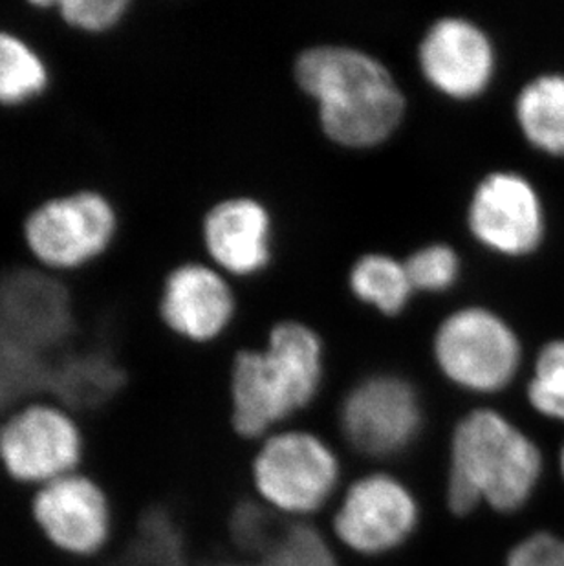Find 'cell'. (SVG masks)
Here are the masks:
<instances>
[{
	"label": "cell",
	"instance_id": "cell-17",
	"mask_svg": "<svg viewBox=\"0 0 564 566\" xmlns=\"http://www.w3.org/2000/svg\"><path fill=\"white\" fill-rule=\"evenodd\" d=\"M125 381L123 367L107 354H80L59 365H50L49 389L55 401L70 411L94 409L117 395Z\"/></svg>",
	"mask_w": 564,
	"mask_h": 566
},
{
	"label": "cell",
	"instance_id": "cell-23",
	"mask_svg": "<svg viewBox=\"0 0 564 566\" xmlns=\"http://www.w3.org/2000/svg\"><path fill=\"white\" fill-rule=\"evenodd\" d=\"M255 566H337V562L317 530L295 524L288 526Z\"/></svg>",
	"mask_w": 564,
	"mask_h": 566
},
{
	"label": "cell",
	"instance_id": "cell-24",
	"mask_svg": "<svg viewBox=\"0 0 564 566\" xmlns=\"http://www.w3.org/2000/svg\"><path fill=\"white\" fill-rule=\"evenodd\" d=\"M288 526H281L278 515L257 503H240L229 517V534L240 551L250 554H267L275 541L286 532Z\"/></svg>",
	"mask_w": 564,
	"mask_h": 566
},
{
	"label": "cell",
	"instance_id": "cell-8",
	"mask_svg": "<svg viewBox=\"0 0 564 566\" xmlns=\"http://www.w3.org/2000/svg\"><path fill=\"white\" fill-rule=\"evenodd\" d=\"M255 484L268 504L279 512L310 513L323 506L336 490V454L314 434H275L257 454Z\"/></svg>",
	"mask_w": 564,
	"mask_h": 566
},
{
	"label": "cell",
	"instance_id": "cell-26",
	"mask_svg": "<svg viewBox=\"0 0 564 566\" xmlns=\"http://www.w3.org/2000/svg\"><path fill=\"white\" fill-rule=\"evenodd\" d=\"M506 566H564V541L544 532L530 535L510 552Z\"/></svg>",
	"mask_w": 564,
	"mask_h": 566
},
{
	"label": "cell",
	"instance_id": "cell-6",
	"mask_svg": "<svg viewBox=\"0 0 564 566\" xmlns=\"http://www.w3.org/2000/svg\"><path fill=\"white\" fill-rule=\"evenodd\" d=\"M86 439L74 412L55 400H30L0 420V468L24 486H44L77 471Z\"/></svg>",
	"mask_w": 564,
	"mask_h": 566
},
{
	"label": "cell",
	"instance_id": "cell-28",
	"mask_svg": "<svg viewBox=\"0 0 564 566\" xmlns=\"http://www.w3.org/2000/svg\"><path fill=\"white\" fill-rule=\"evenodd\" d=\"M561 471H563L564 476V446L563 449H561Z\"/></svg>",
	"mask_w": 564,
	"mask_h": 566
},
{
	"label": "cell",
	"instance_id": "cell-20",
	"mask_svg": "<svg viewBox=\"0 0 564 566\" xmlns=\"http://www.w3.org/2000/svg\"><path fill=\"white\" fill-rule=\"evenodd\" d=\"M351 289L356 297L385 315H396L404 311L415 290L404 262L382 253L362 256L352 266Z\"/></svg>",
	"mask_w": 564,
	"mask_h": 566
},
{
	"label": "cell",
	"instance_id": "cell-11",
	"mask_svg": "<svg viewBox=\"0 0 564 566\" xmlns=\"http://www.w3.org/2000/svg\"><path fill=\"white\" fill-rule=\"evenodd\" d=\"M418 61L437 91L452 99H471L490 88L499 55L482 28L462 17H443L421 39Z\"/></svg>",
	"mask_w": 564,
	"mask_h": 566
},
{
	"label": "cell",
	"instance_id": "cell-12",
	"mask_svg": "<svg viewBox=\"0 0 564 566\" xmlns=\"http://www.w3.org/2000/svg\"><path fill=\"white\" fill-rule=\"evenodd\" d=\"M418 523V506L409 490L393 476L370 475L346 493L334 528L359 554H384L407 541Z\"/></svg>",
	"mask_w": 564,
	"mask_h": 566
},
{
	"label": "cell",
	"instance_id": "cell-1",
	"mask_svg": "<svg viewBox=\"0 0 564 566\" xmlns=\"http://www.w3.org/2000/svg\"><path fill=\"white\" fill-rule=\"evenodd\" d=\"M295 77L317 102L326 136L343 147L384 144L401 124L405 99L395 77L362 50L336 44L304 50Z\"/></svg>",
	"mask_w": 564,
	"mask_h": 566
},
{
	"label": "cell",
	"instance_id": "cell-16",
	"mask_svg": "<svg viewBox=\"0 0 564 566\" xmlns=\"http://www.w3.org/2000/svg\"><path fill=\"white\" fill-rule=\"evenodd\" d=\"M513 118L530 149L564 160V74L528 80L513 97Z\"/></svg>",
	"mask_w": 564,
	"mask_h": 566
},
{
	"label": "cell",
	"instance_id": "cell-18",
	"mask_svg": "<svg viewBox=\"0 0 564 566\" xmlns=\"http://www.w3.org/2000/svg\"><path fill=\"white\" fill-rule=\"evenodd\" d=\"M52 66L38 44L11 28H0V108H24L52 88Z\"/></svg>",
	"mask_w": 564,
	"mask_h": 566
},
{
	"label": "cell",
	"instance_id": "cell-15",
	"mask_svg": "<svg viewBox=\"0 0 564 566\" xmlns=\"http://www.w3.org/2000/svg\"><path fill=\"white\" fill-rule=\"evenodd\" d=\"M209 259L233 275H251L272 256V219L253 198H228L215 203L202 222Z\"/></svg>",
	"mask_w": 564,
	"mask_h": 566
},
{
	"label": "cell",
	"instance_id": "cell-13",
	"mask_svg": "<svg viewBox=\"0 0 564 566\" xmlns=\"http://www.w3.org/2000/svg\"><path fill=\"white\" fill-rule=\"evenodd\" d=\"M0 284V328L41 354L63 347L75 323L63 279L33 266L17 270Z\"/></svg>",
	"mask_w": 564,
	"mask_h": 566
},
{
	"label": "cell",
	"instance_id": "cell-5",
	"mask_svg": "<svg viewBox=\"0 0 564 566\" xmlns=\"http://www.w3.org/2000/svg\"><path fill=\"white\" fill-rule=\"evenodd\" d=\"M435 359L452 384L491 395L515 381L526 364V348L504 315L484 306H469L438 326Z\"/></svg>",
	"mask_w": 564,
	"mask_h": 566
},
{
	"label": "cell",
	"instance_id": "cell-22",
	"mask_svg": "<svg viewBox=\"0 0 564 566\" xmlns=\"http://www.w3.org/2000/svg\"><path fill=\"white\" fill-rule=\"evenodd\" d=\"M32 10L54 11L59 21L74 32L102 38L127 21L133 10L130 0H59V2H30Z\"/></svg>",
	"mask_w": 564,
	"mask_h": 566
},
{
	"label": "cell",
	"instance_id": "cell-14",
	"mask_svg": "<svg viewBox=\"0 0 564 566\" xmlns=\"http://www.w3.org/2000/svg\"><path fill=\"white\" fill-rule=\"evenodd\" d=\"M161 323L187 342H213L233 319V292L215 268L184 262L161 284Z\"/></svg>",
	"mask_w": 564,
	"mask_h": 566
},
{
	"label": "cell",
	"instance_id": "cell-3",
	"mask_svg": "<svg viewBox=\"0 0 564 566\" xmlns=\"http://www.w3.org/2000/svg\"><path fill=\"white\" fill-rule=\"evenodd\" d=\"M323 378V345L310 326L279 323L264 350H242L231 370L233 428L248 439L309 406Z\"/></svg>",
	"mask_w": 564,
	"mask_h": 566
},
{
	"label": "cell",
	"instance_id": "cell-9",
	"mask_svg": "<svg viewBox=\"0 0 564 566\" xmlns=\"http://www.w3.org/2000/svg\"><path fill=\"white\" fill-rule=\"evenodd\" d=\"M33 526L70 557H94L111 543L114 510L105 488L85 473H70L38 488L30 501Z\"/></svg>",
	"mask_w": 564,
	"mask_h": 566
},
{
	"label": "cell",
	"instance_id": "cell-27",
	"mask_svg": "<svg viewBox=\"0 0 564 566\" xmlns=\"http://www.w3.org/2000/svg\"><path fill=\"white\" fill-rule=\"evenodd\" d=\"M202 566H246L240 565V563H233V562H215V563H206V565Z\"/></svg>",
	"mask_w": 564,
	"mask_h": 566
},
{
	"label": "cell",
	"instance_id": "cell-19",
	"mask_svg": "<svg viewBox=\"0 0 564 566\" xmlns=\"http://www.w3.org/2000/svg\"><path fill=\"white\" fill-rule=\"evenodd\" d=\"M50 365L33 350L0 328V420L32 400L38 389H49Z\"/></svg>",
	"mask_w": 564,
	"mask_h": 566
},
{
	"label": "cell",
	"instance_id": "cell-25",
	"mask_svg": "<svg viewBox=\"0 0 564 566\" xmlns=\"http://www.w3.org/2000/svg\"><path fill=\"white\" fill-rule=\"evenodd\" d=\"M415 290L443 292L457 283L460 261L451 247L431 244L421 248L404 262Z\"/></svg>",
	"mask_w": 564,
	"mask_h": 566
},
{
	"label": "cell",
	"instance_id": "cell-2",
	"mask_svg": "<svg viewBox=\"0 0 564 566\" xmlns=\"http://www.w3.org/2000/svg\"><path fill=\"white\" fill-rule=\"evenodd\" d=\"M541 471L543 459L535 442L501 412L479 409L452 434L449 507L457 515L482 503L515 512L532 497Z\"/></svg>",
	"mask_w": 564,
	"mask_h": 566
},
{
	"label": "cell",
	"instance_id": "cell-7",
	"mask_svg": "<svg viewBox=\"0 0 564 566\" xmlns=\"http://www.w3.org/2000/svg\"><path fill=\"white\" fill-rule=\"evenodd\" d=\"M474 239L508 261H524L543 248L549 219L537 186L515 169L485 175L469 203Z\"/></svg>",
	"mask_w": 564,
	"mask_h": 566
},
{
	"label": "cell",
	"instance_id": "cell-21",
	"mask_svg": "<svg viewBox=\"0 0 564 566\" xmlns=\"http://www.w3.org/2000/svg\"><path fill=\"white\" fill-rule=\"evenodd\" d=\"M524 392L533 411L564 423V339H550L533 353Z\"/></svg>",
	"mask_w": 564,
	"mask_h": 566
},
{
	"label": "cell",
	"instance_id": "cell-4",
	"mask_svg": "<svg viewBox=\"0 0 564 566\" xmlns=\"http://www.w3.org/2000/svg\"><path fill=\"white\" fill-rule=\"evenodd\" d=\"M122 214L108 192L75 188L33 203L21 226L33 266L54 275L75 273L102 261L116 244Z\"/></svg>",
	"mask_w": 564,
	"mask_h": 566
},
{
	"label": "cell",
	"instance_id": "cell-29",
	"mask_svg": "<svg viewBox=\"0 0 564 566\" xmlns=\"http://www.w3.org/2000/svg\"><path fill=\"white\" fill-rule=\"evenodd\" d=\"M0 305H2V284H0Z\"/></svg>",
	"mask_w": 564,
	"mask_h": 566
},
{
	"label": "cell",
	"instance_id": "cell-10",
	"mask_svg": "<svg viewBox=\"0 0 564 566\" xmlns=\"http://www.w3.org/2000/svg\"><path fill=\"white\" fill-rule=\"evenodd\" d=\"M421 426L415 389L395 376L356 385L341 409V428L352 448L368 457H390L407 448Z\"/></svg>",
	"mask_w": 564,
	"mask_h": 566
}]
</instances>
